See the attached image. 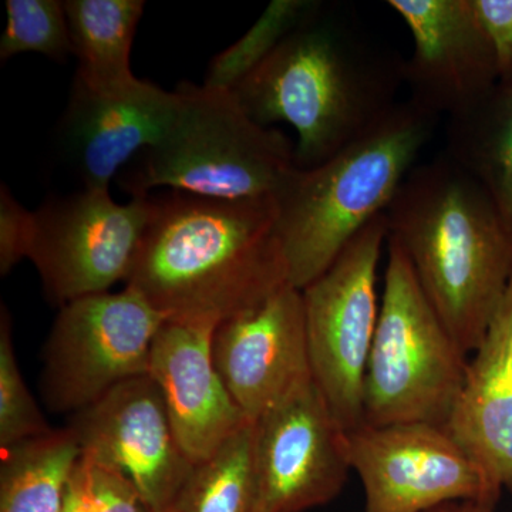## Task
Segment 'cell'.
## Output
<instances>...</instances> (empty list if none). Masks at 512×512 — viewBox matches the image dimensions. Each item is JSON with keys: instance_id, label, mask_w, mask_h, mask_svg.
<instances>
[{"instance_id": "cell-1", "label": "cell", "mask_w": 512, "mask_h": 512, "mask_svg": "<svg viewBox=\"0 0 512 512\" xmlns=\"http://www.w3.org/2000/svg\"><path fill=\"white\" fill-rule=\"evenodd\" d=\"M150 197L126 286L164 319L218 325L289 284L274 197L220 200L174 190Z\"/></svg>"}, {"instance_id": "cell-2", "label": "cell", "mask_w": 512, "mask_h": 512, "mask_svg": "<svg viewBox=\"0 0 512 512\" xmlns=\"http://www.w3.org/2000/svg\"><path fill=\"white\" fill-rule=\"evenodd\" d=\"M384 215L448 332L476 352L512 276V235L488 192L443 153L410 171Z\"/></svg>"}, {"instance_id": "cell-3", "label": "cell", "mask_w": 512, "mask_h": 512, "mask_svg": "<svg viewBox=\"0 0 512 512\" xmlns=\"http://www.w3.org/2000/svg\"><path fill=\"white\" fill-rule=\"evenodd\" d=\"M403 62L380 52L320 6L231 90L259 124L298 134L296 167L325 163L396 107Z\"/></svg>"}, {"instance_id": "cell-4", "label": "cell", "mask_w": 512, "mask_h": 512, "mask_svg": "<svg viewBox=\"0 0 512 512\" xmlns=\"http://www.w3.org/2000/svg\"><path fill=\"white\" fill-rule=\"evenodd\" d=\"M437 117L399 101L377 126L325 163L295 168L276 194L278 235L289 284L302 291L383 214L416 167Z\"/></svg>"}, {"instance_id": "cell-5", "label": "cell", "mask_w": 512, "mask_h": 512, "mask_svg": "<svg viewBox=\"0 0 512 512\" xmlns=\"http://www.w3.org/2000/svg\"><path fill=\"white\" fill-rule=\"evenodd\" d=\"M178 101L156 143L117 177L131 198L153 190L220 200L276 197L295 171V146L242 109L231 90L178 84Z\"/></svg>"}, {"instance_id": "cell-6", "label": "cell", "mask_w": 512, "mask_h": 512, "mask_svg": "<svg viewBox=\"0 0 512 512\" xmlns=\"http://www.w3.org/2000/svg\"><path fill=\"white\" fill-rule=\"evenodd\" d=\"M467 353L434 311L403 249L387 238L382 306L363 387V424L446 426Z\"/></svg>"}, {"instance_id": "cell-7", "label": "cell", "mask_w": 512, "mask_h": 512, "mask_svg": "<svg viewBox=\"0 0 512 512\" xmlns=\"http://www.w3.org/2000/svg\"><path fill=\"white\" fill-rule=\"evenodd\" d=\"M386 215L373 218L318 279L302 289L315 386L343 430L363 426V387L380 308L377 268Z\"/></svg>"}, {"instance_id": "cell-8", "label": "cell", "mask_w": 512, "mask_h": 512, "mask_svg": "<svg viewBox=\"0 0 512 512\" xmlns=\"http://www.w3.org/2000/svg\"><path fill=\"white\" fill-rule=\"evenodd\" d=\"M164 320L128 286L62 306L42 356L40 390L47 409L73 416L119 384L148 375Z\"/></svg>"}, {"instance_id": "cell-9", "label": "cell", "mask_w": 512, "mask_h": 512, "mask_svg": "<svg viewBox=\"0 0 512 512\" xmlns=\"http://www.w3.org/2000/svg\"><path fill=\"white\" fill-rule=\"evenodd\" d=\"M151 215V197L119 204L110 190L47 198L35 211L29 258L47 301L66 303L109 292L131 274Z\"/></svg>"}, {"instance_id": "cell-10", "label": "cell", "mask_w": 512, "mask_h": 512, "mask_svg": "<svg viewBox=\"0 0 512 512\" xmlns=\"http://www.w3.org/2000/svg\"><path fill=\"white\" fill-rule=\"evenodd\" d=\"M345 448L365 488V512H424L454 501L497 508L501 498L444 426L363 424L345 431Z\"/></svg>"}, {"instance_id": "cell-11", "label": "cell", "mask_w": 512, "mask_h": 512, "mask_svg": "<svg viewBox=\"0 0 512 512\" xmlns=\"http://www.w3.org/2000/svg\"><path fill=\"white\" fill-rule=\"evenodd\" d=\"M350 467L345 430L315 382L252 427L256 512H306L335 500Z\"/></svg>"}, {"instance_id": "cell-12", "label": "cell", "mask_w": 512, "mask_h": 512, "mask_svg": "<svg viewBox=\"0 0 512 512\" xmlns=\"http://www.w3.org/2000/svg\"><path fill=\"white\" fill-rule=\"evenodd\" d=\"M69 427L82 456L123 474L153 512H164L194 471L150 375L114 387Z\"/></svg>"}, {"instance_id": "cell-13", "label": "cell", "mask_w": 512, "mask_h": 512, "mask_svg": "<svg viewBox=\"0 0 512 512\" xmlns=\"http://www.w3.org/2000/svg\"><path fill=\"white\" fill-rule=\"evenodd\" d=\"M212 356L251 423L313 383L302 291L291 284L254 308L221 320Z\"/></svg>"}, {"instance_id": "cell-14", "label": "cell", "mask_w": 512, "mask_h": 512, "mask_svg": "<svg viewBox=\"0 0 512 512\" xmlns=\"http://www.w3.org/2000/svg\"><path fill=\"white\" fill-rule=\"evenodd\" d=\"M413 37L403 83L439 119L466 113L498 84L493 46L473 0H390Z\"/></svg>"}, {"instance_id": "cell-15", "label": "cell", "mask_w": 512, "mask_h": 512, "mask_svg": "<svg viewBox=\"0 0 512 512\" xmlns=\"http://www.w3.org/2000/svg\"><path fill=\"white\" fill-rule=\"evenodd\" d=\"M177 101L175 90L147 80L117 92H97L74 79L56 147L80 190H110L111 181L156 143Z\"/></svg>"}, {"instance_id": "cell-16", "label": "cell", "mask_w": 512, "mask_h": 512, "mask_svg": "<svg viewBox=\"0 0 512 512\" xmlns=\"http://www.w3.org/2000/svg\"><path fill=\"white\" fill-rule=\"evenodd\" d=\"M217 325L165 319L148 375L160 387L175 434L194 466L210 460L251 424L234 402L212 356Z\"/></svg>"}, {"instance_id": "cell-17", "label": "cell", "mask_w": 512, "mask_h": 512, "mask_svg": "<svg viewBox=\"0 0 512 512\" xmlns=\"http://www.w3.org/2000/svg\"><path fill=\"white\" fill-rule=\"evenodd\" d=\"M444 427L495 490L512 491V276Z\"/></svg>"}, {"instance_id": "cell-18", "label": "cell", "mask_w": 512, "mask_h": 512, "mask_svg": "<svg viewBox=\"0 0 512 512\" xmlns=\"http://www.w3.org/2000/svg\"><path fill=\"white\" fill-rule=\"evenodd\" d=\"M143 0H64L69 20L74 79L97 92H117L138 82L131 49L143 18Z\"/></svg>"}, {"instance_id": "cell-19", "label": "cell", "mask_w": 512, "mask_h": 512, "mask_svg": "<svg viewBox=\"0 0 512 512\" xmlns=\"http://www.w3.org/2000/svg\"><path fill=\"white\" fill-rule=\"evenodd\" d=\"M446 154L483 185L512 235V83L448 119Z\"/></svg>"}, {"instance_id": "cell-20", "label": "cell", "mask_w": 512, "mask_h": 512, "mask_svg": "<svg viewBox=\"0 0 512 512\" xmlns=\"http://www.w3.org/2000/svg\"><path fill=\"white\" fill-rule=\"evenodd\" d=\"M80 458L70 427L3 450L0 512H62Z\"/></svg>"}, {"instance_id": "cell-21", "label": "cell", "mask_w": 512, "mask_h": 512, "mask_svg": "<svg viewBox=\"0 0 512 512\" xmlns=\"http://www.w3.org/2000/svg\"><path fill=\"white\" fill-rule=\"evenodd\" d=\"M252 427L254 423L195 466L164 512H256Z\"/></svg>"}, {"instance_id": "cell-22", "label": "cell", "mask_w": 512, "mask_h": 512, "mask_svg": "<svg viewBox=\"0 0 512 512\" xmlns=\"http://www.w3.org/2000/svg\"><path fill=\"white\" fill-rule=\"evenodd\" d=\"M320 6L322 3L313 0L272 2L241 39L211 60L204 86L234 89Z\"/></svg>"}, {"instance_id": "cell-23", "label": "cell", "mask_w": 512, "mask_h": 512, "mask_svg": "<svg viewBox=\"0 0 512 512\" xmlns=\"http://www.w3.org/2000/svg\"><path fill=\"white\" fill-rule=\"evenodd\" d=\"M0 60L22 53H39L64 63L73 55L69 20L60 0H8Z\"/></svg>"}, {"instance_id": "cell-24", "label": "cell", "mask_w": 512, "mask_h": 512, "mask_svg": "<svg viewBox=\"0 0 512 512\" xmlns=\"http://www.w3.org/2000/svg\"><path fill=\"white\" fill-rule=\"evenodd\" d=\"M47 424L20 373L9 312L0 315V450L46 436Z\"/></svg>"}, {"instance_id": "cell-25", "label": "cell", "mask_w": 512, "mask_h": 512, "mask_svg": "<svg viewBox=\"0 0 512 512\" xmlns=\"http://www.w3.org/2000/svg\"><path fill=\"white\" fill-rule=\"evenodd\" d=\"M83 512H153L123 474L80 458Z\"/></svg>"}, {"instance_id": "cell-26", "label": "cell", "mask_w": 512, "mask_h": 512, "mask_svg": "<svg viewBox=\"0 0 512 512\" xmlns=\"http://www.w3.org/2000/svg\"><path fill=\"white\" fill-rule=\"evenodd\" d=\"M35 232V211L26 210L5 184L0 188V274L8 275L29 258Z\"/></svg>"}, {"instance_id": "cell-27", "label": "cell", "mask_w": 512, "mask_h": 512, "mask_svg": "<svg viewBox=\"0 0 512 512\" xmlns=\"http://www.w3.org/2000/svg\"><path fill=\"white\" fill-rule=\"evenodd\" d=\"M493 46L498 83H512V0H473Z\"/></svg>"}, {"instance_id": "cell-28", "label": "cell", "mask_w": 512, "mask_h": 512, "mask_svg": "<svg viewBox=\"0 0 512 512\" xmlns=\"http://www.w3.org/2000/svg\"><path fill=\"white\" fill-rule=\"evenodd\" d=\"M79 466V464H77ZM62 512H83L82 504V487H80L79 474L74 471L72 481H70L69 488H67L66 501Z\"/></svg>"}, {"instance_id": "cell-29", "label": "cell", "mask_w": 512, "mask_h": 512, "mask_svg": "<svg viewBox=\"0 0 512 512\" xmlns=\"http://www.w3.org/2000/svg\"><path fill=\"white\" fill-rule=\"evenodd\" d=\"M424 512H497V508L474 503V501H454V503L439 505Z\"/></svg>"}]
</instances>
